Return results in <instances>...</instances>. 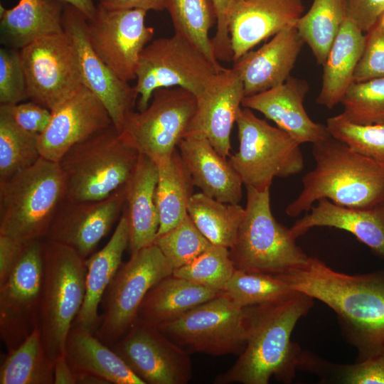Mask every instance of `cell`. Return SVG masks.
<instances>
[{
  "instance_id": "obj_1",
  "label": "cell",
  "mask_w": 384,
  "mask_h": 384,
  "mask_svg": "<svg viewBox=\"0 0 384 384\" xmlns=\"http://www.w3.org/2000/svg\"><path fill=\"white\" fill-rule=\"evenodd\" d=\"M279 277L335 312L356 361L384 355V271L350 274L310 257L304 267Z\"/></svg>"
},
{
  "instance_id": "obj_2",
  "label": "cell",
  "mask_w": 384,
  "mask_h": 384,
  "mask_svg": "<svg viewBox=\"0 0 384 384\" xmlns=\"http://www.w3.org/2000/svg\"><path fill=\"white\" fill-rule=\"evenodd\" d=\"M314 299L294 290L279 299L243 308L246 344L233 366L218 375L215 384H267L272 377L292 383L302 350L291 339L299 319Z\"/></svg>"
},
{
  "instance_id": "obj_3",
  "label": "cell",
  "mask_w": 384,
  "mask_h": 384,
  "mask_svg": "<svg viewBox=\"0 0 384 384\" xmlns=\"http://www.w3.org/2000/svg\"><path fill=\"white\" fill-rule=\"evenodd\" d=\"M312 155L315 167L303 177L302 190L285 209L287 215L306 213L323 198L356 208L384 203V164L355 152L331 135L313 144Z\"/></svg>"
},
{
  "instance_id": "obj_4",
  "label": "cell",
  "mask_w": 384,
  "mask_h": 384,
  "mask_svg": "<svg viewBox=\"0 0 384 384\" xmlns=\"http://www.w3.org/2000/svg\"><path fill=\"white\" fill-rule=\"evenodd\" d=\"M65 199L58 163L41 157L0 182V235L21 243L44 239Z\"/></svg>"
},
{
  "instance_id": "obj_5",
  "label": "cell",
  "mask_w": 384,
  "mask_h": 384,
  "mask_svg": "<svg viewBox=\"0 0 384 384\" xmlns=\"http://www.w3.org/2000/svg\"><path fill=\"white\" fill-rule=\"evenodd\" d=\"M139 152L112 124L71 147L58 162L65 199L95 201L125 185Z\"/></svg>"
},
{
  "instance_id": "obj_6",
  "label": "cell",
  "mask_w": 384,
  "mask_h": 384,
  "mask_svg": "<svg viewBox=\"0 0 384 384\" xmlns=\"http://www.w3.org/2000/svg\"><path fill=\"white\" fill-rule=\"evenodd\" d=\"M246 191L244 215L229 248L235 268L279 276L304 267L310 257L298 246L290 228L274 218L270 189Z\"/></svg>"
},
{
  "instance_id": "obj_7",
  "label": "cell",
  "mask_w": 384,
  "mask_h": 384,
  "mask_svg": "<svg viewBox=\"0 0 384 384\" xmlns=\"http://www.w3.org/2000/svg\"><path fill=\"white\" fill-rule=\"evenodd\" d=\"M44 282L39 324L50 359L65 353L68 333L85 296L86 259L72 247L43 239Z\"/></svg>"
},
{
  "instance_id": "obj_8",
  "label": "cell",
  "mask_w": 384,
  "mask_h": 384,
  "mask_svg": "<svg viewBox=\"0 0 384 384\" xmlns=\"http://www.w3.org/2000/svg\"><path fill=\"white\" fill-rule=\"evenodd\" d=\"M235 123L239 150L228 161L245 187L264 191L270 188L274 177H288L302 171L300 144L287 132L243 107Z\"/></svg>"
},
{
  "instance_id": "obj_9",
  "label": "cell",
  "mask_w": 384,
  "mask_h": 384,
  "mask_svg": "<svg viewBox=\"0 0 384 384\" xmlns=\"http://www.w3.org/2000/svg\"><path fill=\"white\" fill-rule=\"evenodd\" d=\"M173 270L155 244L131 253L104 294L95 334L110 347L115 344L137 321L139 307L149 291Z\"/></svg>"
},
{
  "instance_id": "obj_10",
  "label": "cell",
  "mask_w": 384,
  "mask_h": 384,
  "mask_svg": "<svg viewBox=\"0 0 384 384\" xmlns=\"http://www.w3.org/2000/svg\"><path fill=\"white\" fill-rule=\"evenodd\" d=\"M223 69L178 34L154 40L139 58L134 85L138 110L146 109L154 92L160 88L179 87L197 97Z\"/></svg>"
},
{
  "instance_id": "obj_11",
  "label": "cell",
  "mask_w": 384,
  "mask_h": 384,
  "mask_svg": "<svg viewBox=\"0 0 384 384\" xmlns=\"http://www.w3.org/2000/svg\"><path fill=\"white\" fill-rule=\"evenodd\" d=\"M157 328L188 353L240 355L246 344L244 309L224 292Z\"/></svg>"
},
{
  "instance_id": "obj_12",
  "label": "cell",
  "mask_w": 384,
  "mask_h": 384,
  "mask_svg": "<svg viewBox=\"0 0 384 384\" xmlns=\"http://www.w3.org/2000/svg\"><path fill=\"white\" fill-rule=\"evenodd\" d=\"M196 97L179 87L156 90L146 109L133 111L120 132L156 164L171 156L184 139Z\"/></svg>"
},
{
  "instance_id": "obj_13",
  "label": "cell",
  "mask_w": 384,
  "mask_h": 384,
  "mask_svg": "<svg viewBox=\"0 0 384 384\" xmlns=\"http://www.w3.org/2000/svg\"><path fill=\"white\" fill-rule=\"evenodd\" d=\"M43 239L23 244L6 277L0 282V336L7 352L38 326L44 282Z\"/></svg>"
},
{
  "instance_id": "obj_14",
  "label": "cell",
  "mask_w": 384,
  "mask_h": 384,
  "mask_svg": "<svg viewBox=\"0 0 384 384\" xmlns=\"http://www.w3.org/2000/svg\"><path fill=\"white\" fill-rule=\"evenodd\" d=\"M19 50L31 101L53 111L82 85L77 54L65 31Z\"/></svg>"
},
{
  "instance_id": "obj_15",
  "label": "cell",
  "mask_w": 384,
  "mask_h": 384,
  "mask_svg": "<svg viewBox=\"0 0 384 384\" xmlns=\"http://www.w3.org/2000/svg\"><path fill=\"white\" fill-rule=\"evenodd\" d=\"M146 11L109 9L98 4L87 20L90 43L105 64L122 80L136 79L141 53L151 41L154 30L145 23Z\"/></svg>"
},
{
  "instance_id": "obj_16",
  "label": "cell",
  "mask_w": 384,
  "mask_h": 384,
  "mask_svg": "<svg viewBox=\"0 0 384 384\" xmlns=\"http://www.w3.org/2000/svg\"><path fill=\"white\" fill-rule=\"evenodd\" d=\"M111 348L145 384H186L192 378L189 353L140 319Z\"/></svg>"
},
{
  "instance_id": "obj_17",
  "label": "cell",
  "mask_w": 384,
  "mask_h": 384,
  "mask_svg": "<svg viewBox=\"0 0 384 384\" xmlns=\"http://www.w3.org/2000/svg\"><path fill=\"white\" fill-rule=\"evenodd\" d=\"M87 18L80 11L65 4L64 31L74 46L82 85L102 102L113 125L120 132L127 117L134 111L138 95L134 86L120 79L93 50L87 35Z\"/></svg>"
},
{
  "instance_id": "obj_18",
  "label": "cell",
  "mask_w": 384,
  "mask_h": 384,
  "mask_svg": "<svg viewBox=\"0 0 384 384\" xmlns=\"http://www.w3.org/2000/svg\"><path fill=\"white\" fill-rule=\"evenodd\" d=\"M245 97L243 82L235 68H224L215 73L196 97V109L184 138H205L227 158L233 127Z\"/></svg>"
},
{
  "instance_id": "obj_19",
  "label": "cell",
  "mask_w": 384,
  "mask_h": 384,
  "mask_svg": "<svg viewBox=\"0 0 384 384\" xmlns=\"http://www.w3.org/2000/svg\"><path fill=\"white\" fill-rule=\"evenodd\" d=\"M125 185L100 201L65 199L45 239L68 245L87 259L110 232L125 203Z\"/></svg>"
},
{
  "instance_id": "obj_20",
  "label": "cell",
  "mask_w": 384,
  "mask_h": 384,
  "mask_svg": "<svg viewBox=\"0 0 384 384\" xmlns=\"http://www.w3.org/2000/svg\"><path fill=\"white\" fill-rule=\"evenodd\" d=\"M51 112L38 147L42 158L56 163L71 147L112 124L102 102L84 85Z\"/></svg>"
},
{
  "instance_id": "obj_21",
  "label": "cell",
  "mask_w": 384,
  "mask_h": 384,
  "mask_svg": "<svg viewBox=\"0 0 384 384\" xmlns=\"http://www.w3.org/2000/svg\"><path fill=\"white\" fill-rule=\"evenodd\" d=\"M309 89L305 80L290 76L276 87L245 96L242 107L260 112L299 144H313L330 134L326 126L314 122L304 107Z\"/></svg>"
},
{
  "instance_id": "obj_22",
  "label": "cell",
  "mask_w": 384,
  "mask_h": 384,
  "mask_svg": "<svg viewBox=\"0 0 384 384\" xmlns=\"http://www.w3.org/2000/svg\"><path fill=\"white\" fill-rule=\"evenodd\" d=\"M304 10L303 0H242L229 24L232 60L280 31L295 27Z\"/></svg>"
},
{
  "instance_id": "obj_23",
  "label": "cell",
  "mask_w": 384,
  "mask_h": 384,
  "mask_svg": "<svg viewBox=\"0 0 384 384\" xmlns=\"http://www.w3.org/2000/svg\"><path fill=\"white\" fill-rule=\"evenodd\" d=\"M304 44L296 27L275 34L260 48L250 50L234 62L240 74L245 96L284 82Z\"/></svg>"
},
{
  "instance_id": "obj_24",
  "label": "cell",
  "mask_w": 384,
  "mask_h": 384,
  "mask_svg": "<svg viewBox=\"0 0 384 384\" xmlns=\"http://www.w3.org/2000/svg\"><path fill=\"white\" fill-rule=\"evenodd\" d=\"M314 227L346 230L384 260V203L369 208L342 206L323 198L290 228L297 239Z\"/></svg>"
},
{
  "instance_id": "obj_25",
  "label": "cell",
  "mask_w": 384,
  "mask_h": 384,
  "mask_svg": "<svg viewBox=\"0 0 384 384\" xmlns=\"http://www.w3.org/2000/svg\"><path fill=\"white\" fill-rule=\"evenodd\" d=\"M177 149L194 186L201 193L223 203L239 204L243 183L229 161L208 140L203 137H186Z\"/></svg>"
},
{
  "instance_id": "obj_26",
  "label": "cell",
  "mask_w": 384,
  "mask_h": 384,
  "mask_svg": "<svg viewBox=\"0 0 384 384\" xmlns=\"http://www.w3.org/2000/svg\"><path fill=\"white\" fill-rule=\"evenodd\" d=\"M158 168L149 157L139 154L136 167L125 183L123 213L129 230L131 253L154 244L159 228L156 202Z\"/></svg>"
},
{
  "instance_id": "obj_27",
  "label": "cell",
  "mask_w": 384,
  "mask_h": 384,
  "mask_svg": "<svg viewBox=\"0 0 384 384\" xmlns=\"http://www.w3.org/2000/svg\"><path fill=\"white\" fill-rule=\"evenodd\" d=\"M63 4L57 0H19L11 9L1 4V43L21 50L36 40L63 33Z\"/></svg>"
},
{
  "instance_id": "obj_28",
  "label": "cell",
  "mask_w": 384,
  "mask_h": 384,
  "mask_svg": "<svg viewBox=\"0 0 384 384\" xmlns=\"http://www.w3.org/2000/svg\"><path fill=\"white\" fill-rule=\"evenodd\" d=\"M128 246V225L126 216L122 213L107 244L86 259L85 296L80 311L73 324L95 333L100 321V304L122 264L123 253Z\"/></svg>"
},
{
  "instance_id": "obj_29",
  "label": "cell",
  "mask_w": 384,
  "mask_h": 384,
  "mask_svg": "<svg viewBox=\"0 0 384 384\" xmlns=\"http://www.w3.org/2000/svg\"><path fill=\"white\" fill-rule=\"evenodd\" d=\"M65 354L73 370L96 375L108 384H145L111 347L78 324L68 333Z\"/></svg>"
},
{
  "instance_id": "obj_30",
  "label": "cell",
  "mask_w": 384,
  "mask_h": 384,
  "mask_svg": "<svg viewBox=\"0 0 384 384\" xmlns=\"http://www.w3.org/2000/svg\"><path fill=\"white\" fill-rule=\"evenodd\" d=\"M366 41L363 32L346 18L323 65L322 83L316 102L328 109L340 103L353 82Z\"/></svg>"
},
{
  "instance_id": "obj_31",
  "label": "cell",
  "mask_w": 384,
  "mask_h": 384,
  "mask_svg": "<svg viewBox=\"0 0 384 384\" xmlns=\"http://www.w3.org/2000/svg\"><path fill=\"white\" fill-rule=\"evenodd\" d=\"M223 292L172 274L149 291L139 307L138 319L158 326L177 319Z\"/></svg>"
},
{
  "instance_id": "obj_32",
  "label": "cell",
  "mask_w": 384,
  "mask_h": 384,
  "mask_svg": "<svg viewBox=\"0 0 384 384\" xmlns=\"http://www.w3.org/2000/svg\"><path fill=\"white\" fill-rule=\"evenodd\" d=\"M156 164L158 168L156 202L159 218V236L173 228L188 215V206L194 194L195 186L178 149L169 158Z\"/></svg>"
},
{
  "instance_id": "obj_33",
  "label": "cell",
  "mask_w": 384,
  "mask_h": 384,
  "mask_svg": "<svg viewBox=\"0 0 384 384\" xmlns=\"http://www.w3.org/2000/svg\"><path fill=\"white\" fill-rule=\"evenodd\" d=\"M53 366L38 326L18 347L7 352L0 367V384H54Z\"/></svg>"
},
{
  "instance_id": "obj_34",
  "label": "cell",
  "mask_w": 384,
  "mask_h": 384,
  "mask_svg": "<svg viewBox=\"0 0 384 384\" xmlns=\"http://www.w3.org/2000/svg\"><path fill=\"white\" fill-rule=\"evenodd\" d=\"M245 213L239 204L225 203L203 193H194L188 215L212 245L230 248L233 245Z\"/></svg>"
},
{
  "instance_id": "obj_35",
  "label": "cell",
  "mask_w": 384,
  "mask_h": 384,
  "mask_svg": "<svg viewBox=\"0 0 384 384\" xmlns=\"http://www.w3.org/2000/svg\"><path fill=\"white\" fill-rule=\"evenodd\" d=\"M346 18L344 0H314L298 20L295 27L319 65L324 64Z\"/></svg>"
},
{
  "instance_id": "obj_36",
  "label": "cell",
  "mask_w": 384,
  "mask_h": 384,
  "mask_svg": "<svg viewBox=\"0 0 384 384\" xmlns=\"http://www.w3.org/2000/svg\"><path fill=\"white\" fill-rule=\"evenodd\" d=\"M174 33L188 41L215 65L222 67L215 58L209 32L216 23L212 0H165Z\"/></svg>"
},
{
  "instance_id": "obj_37",
  "label": "cell",
  "mask_w": 384,
  "mask_h": 384,
  "mask_svg": "<svg viewBox=\"0 0 384 384\" xmlns=\"http://www.w3.org/2000/svg\"><path fill=\"white\" fill-rule=\"evenodd\" d=\"M38 136L16 122L9 105H0V182L30 167L41 157Z\"/></svg>"
},
{
  "instance_id": "obj_38",
  "label": "cell",
  "mask_w": 384,
  "mask_h": 384,
  "mask_svg": "<svg viewBox=\"0 0 384 384\" xmlns=\"http://www.w3.org/2000/svg\"><path fill=\"white\" fill-rule=\"evenodd\" d=\"M294 291L289 283L279 276L237 269L223 290L241 308L275 301Z\"/></svg>"
},
{
  "instance_id": "obj_39",
  "label": "cell",
  "mask_w": 384,
  "mask_h": 384,
  "mask_svg": "<svg viewBox=\"0 0 384 384\" xmlns=\"http://www.w3.org/2000/svg\"><path fill=\"white\" fill-rule=\"evenodd\" d=\"M341 113L361 124H384V78L353 82L341 102Z\"/></svg>"
},
{
  "instance_id": "obj_40",
  "label": "cell",
  "mask_w": 384,
  "mask_h": 384,
  "mask_svg": "<svg viewBox=\"0 0 384 384\" xmlns=\"http://www.w3.org/2000/svg\"><path fill=\"white\" fill-rule=\"evenodd\" d=\"M235 268L229 249L212 245L190 263L173 270L174 276L223 291Z\"/></svg>"
},
{
  "instance_id": "obj_41",
  "label": "cell",
  "mask_w": 384,
  "mask_h": 384,
  "mask_svg": "<svg viewBox=\"0 0 384 384\" xmlns=\"http://www.w3.org/2000/svg\"><path fill=\"white\" fill-rule=\"evenodd\" d=\"M326 129L334 139L355 152L384 164V124H361L341 113L326 119Z\"/></svg>"
},
{
  "instance_id": "obj_42",
  "label": "cell",
  "mask_w": 384,
  "mask_h": 384,
  "mask_svg": "<svg viewBox=\"0 0 384 384\" xmlns=\"http://www.w3.org/2000/svg\"><path fill=\"white\" fill-rule=\"evenodd\" d=\"M154 244L173 270L190 263L212 245L188 215L173 228L157 236Z\"/></svg>"
},
{
  "instance_id": "obj_43",
  "label": "cell",
  "mask_w": 384,
  "mask_h": 384,
  "mask_svg": "<svg viewBox=\"0 0 384 384\" xmlns=\"http://www.w3.org/2000/svg\"><path fill=\"white\" fill-rule=\"evenodd\" d=\"M27 85L20 50L0 48V103L16 105L28 100Z\"/></svg>"
},
{
  "instance_id": "obj_44",
  "label": "cell",
  "mask_w": 384,
  "mask_h": 384,
  "mask_svg": "<svg viewBox=\"0 0 384 384\" xmlns=\"http://www.w3.org/2000/svg\"><path fill=\"white\" fill-rule=\"evenodd\" d=\"M384 78V15L366 33L361 58L356 66L353 82Z\"/></svg>"
},
{
  "instance_id": "obj_45",
  "label": "cell",
  "mask_w": 384,
  "mask_h": 384,
  "mask_svg": "<svg viewBox=\"0 0 384 384\" xmlns=\"http://www.w3.org/2000/svg\"><path fill=\"white\" fill-rule=\"evenodd\" d=\"M216 14V31L211 38L215 58L220 61L233 59L229 24L242 0H212Z\"/></svg>"
},
{
  "instance_id": "obj_46",
  "label": "cell",
  "mask_w": 384,
  "mask_h": 384,
  "mask_svg": "<svg viewBox=\"0 0 384 384\" xmlns=\"http://www.w3.org/2000/svg\"><path fill=\"white\" fill-rule=\"evenodd\" d=\"M12 116L23 129L40 134L48 127L52 112L33 101L10 105Z\"/></svg>"
},
{
  "instance_id": "obj_47",
  "label": "cell",
  "mask_w": 384,
  "mask_h": 384,
  "mask_svg": "<svg viewBox=\"0 0 384 384\" xmlns=\"http://www.w3.org/2000/svg\"><path fill=\"white\" fill-rule=\"evenodd\" d=\"M346 18L367 33L384 15V0H344Z\"/></svg>"
},
{
  "instance_id": "obj_48",
  "label": "cell",
  "mask_w": 384,
  "mask_h": 384,
  "mask_svg": "<svg viewBox=\"0 0 384 384\" xmlns=\"http://www.w3.org/2000/svg\"><path fill=\"white\" fill-rule=\"evenodd\" d=\"M349 376L355 384H384V355L352 363Z\"/></svg>"
},
{
  "instance_id": "obj_49",
  "label": "cell",
  "mask_w": 384,
  "mask_h": 384,
  "mask_svg": "<svg viewBox=\"0 0 384 384\" xmlns=\"http://www.w3.org/2000/svg\"><path fill=\"white\" fill-rule=\"evenodd\" d=\"M24 243L0 235V282L10 272L22 250Z\"/></svg>"
},
{
  "instance_id": "obj_50",
  "label": "cell",
  "mask_w": 384,
  "mask_h": 384,
  "mask_svg": "<svg viewBox=\"0 0 384 384\" xmlns=\"http://www.w3.org/2000/svg\"><path fill=\"white\" fill-rule=\"evenodd\" d=\"M99 5L109 9H140L146 11L166 9L165 0H100Z\"/></svg>"
},
{
  "instance_id": "obj_51",
  "label": "cell",
  "mask_w": 384,
  "mask_h": 384,
  "mask_svg": "<svg viewBox=\"0 0 384 384\" xmlns=\"http://www.w3.org/2000/svg\"><path fill=\"white\" fill-rule=\"evenodd\" d=\"M53 364L54 384H76L75 371L65 353L58 356Z\"/></svg>"
},
{
  "instance_id": "obj_52",
  "label": "cell",
  "mask_w": 384,
  "mask_h": 384,
  "mask_svg": "<svg viewBox=\"0 0 384 384\" xmlns=\"http://www.w3.org/2000/svg\"><path fill=\"white\" fill-rule=\"evenodd\" d=\"M64 4L70 5L80 11L87 20L92 18L96 13L97 6L93 0H57Z\"/></svg>"
},
{
  "instance_id": "obj_53",
  "label": "cell",
  "mask_w": 384,
  "mask_h": 384,
  "mask_svg": "<svg viewBox=\"0 0 384 384\" xmlns=\"http://www.w3.org/2000/svg\"><path fill=\"white\" fill-rule=\"evenodd\" d=\"M74 371L77 384H108L105 380L92 373L75 370Z\"/></svg>"
}]
</instances>
